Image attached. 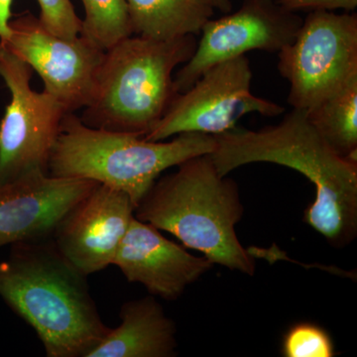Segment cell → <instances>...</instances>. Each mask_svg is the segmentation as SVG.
Returning <instances> with one entry per match:
<instances>
[{"mask_svg":"<svg viewBox=\"0 0 357 357\" xmlns=\"http://www.w3.org/2000/svg\"><path fill=\"white\" fill-rule=\"evenodd\" d=\"M208 154L218 174L239 167L273 163L294 169L316 187V199L305 211L307 225L335 248H344L357 234V161L333 149L307 119L293 109L277 126L259 130L234 128L215 135Z\"/></svg>","mask_w":357,"mask_h":357,"instance_id":"6da1fadb","label":"cell"},{"mask_svg":"<svg viewBox=\"0 0 357 357\" xmlns=\"http://www.w3.org/2000/svg\"><path fill=\"white\" fill-rule=\"evenodd\" d=\"M0 262V298L24 319L48 357H86L109 333L86 276L53 239L13 244Z\"/></svg>","mask_w":357,"mask_h":357,"instance_id":"7a4b0ae2","label":"cell"},{"mask_svg":"<svg viewBox=\"0 0 357 357\" xmlns=\"http://www.w3.org/2000/svg\"><path fill=\"white\" fill-rule=\"evenodd\" d=\"M177 167L154 183L136 206L135 218L173 234L213 265L255 274V258L236 231L244 211L236 183L218 174L208 155Z\"/></svg>","mask_w":357,"mask_h":357,"instance_id":"3957f363","label":"cell"},{"mask_svg":"<svg viewBox=\"0 0 357 357\" xmlns=\"http://www.w3.org/2000/svg\"><path fill=\"white\" fill-rule=\"evenodd\" d=\"M195 35L154 40L131 35L105 52L91 100L79 116L89 128L147 135L178 93L174 70L196 51Z\"/></svg>","mask_w":357,"mask_h":357,"instance_id":"277c9868","label":"cell"},{"mask_svg":"<svg viewBox=\"0 0 357 357\" xmlns=\"http://www.w3.org/2000/svg\"><path fill=\"white\" fill-rule=\"evenodd\" d=\"M215 136L183 133L170 141L89 128L75 112L66 114L52 150L48 173L55 177L95 181L126 192L134 206L167 169L213 153Z\"/></svg>","mask_w":357,"mask_h":357,"instance_id":"5b68a950","label":"cell"},{"mask_svg":"<svg viewBox=\"0 0 357 357\" xmlns=\"http://www.w3.org/2000/svg\"><path fill=\"white\" fill-rule=\"evenodd\" d=\"M278 57L279 72L290 84L288 102L311 109L357 77L356 13L311 11Z\"/></svg>","mask_w":357,"mask_h":357,"instance_id":"8992f818","label":"cell"},{"mask_svg":"<svg viewBox=\"0 0 357 357\" xmlns=\"http://www.w3.org/2000/svg\"><path fill=\"white\" fill-rule=\"evenodd\" d=\"M32 74L29 66L0 46V77L10 95L0 121V184L48 173L52 150L69 114L48 93L32 89Z\"/></svg>","mask_w":357,"mask_h":357,"instance_id":"52a82bcc","label":"cell"},{"mask_svg":"<svg viewBox=\"0 0 357 357\" xmlns=\"http://www.w3.org/2000/svg\"><path fill=\"white\" fill-rule=\"evenodd\" d=\"M252 70L245 55L213 66L184 93H178L145 139L164 141L183 133L220 135L236 128L244 115L278 116L285 107L251 93Z\"/></svg>","mask_w":357,"mask_h":357,"instance_id":"ba28073f","label":"cell"},{"mask_svg":"<svg viewBox=\"0 0 357 357\" xmlns=\"http://www.w3.org/2000/svg\"><path fill=\"white\" fill-rule=\"evenodd\" d=\"M9 27L10 34L0 46L35 70L43 81L44 91L68 112L84 109L105 51L82 34L74 39L53 34L29 13L13 17Z\"/></svg>","mask_w":357,"mask_h":357,"instance_id":"9c48e42d","label":"cell"},{"mask_svg":"<svg viewBox=\"0 0 357 357\" xmlns=\"http://www.w3.org/2000/svg\"><path fill=\"white\" fill-rule=\"evenodd\" d=\"M302 23L276 0H243L236 13L203 26L194 55L174 76L176 91L184 93L213 66L248 52L281 51L292 43Z\"/></svg>","mask_w":357,"mask_h":357,"instance_id":"30bf717a","label":"cell"},{"mask_svg":"<svg viewBox=\"0 0 357 357\" xmlns=\"http://www.w3.org/2000/svg\"><path fill=\"white\" fill-rule=\"evenodd\" d=\"M98 185L47 172L0 184V248L52 238L68 213Z\"/></svg>","mask_w":357,"mask_h":357,"instance_id":"8fae6325","label":"cell"},{"mask_svg":"<svg viewBox=\"0 0 357 357\" xmlns=\"http://www.w3.org/2000/svg\"><path fill=\"white\" fill-rule=\"evenodd\" d=\"M134 211L126 192L98 184L68 213L52 239L61 255L89 276L114 263Z\"/></svg>","mask_w":357,"mask_h":357,"instance_id":"7c38bea8","label":"cell"},{"mask_svg":"<svg viewBox=\"0 0 357 357\" xmlns=\"http://www.w3.org/2000/svg\"><path fill=\"white\" fill-rule=\"evenodd\" d=\"M112 264L130 283H139L151 295L169 301L181 297L213 266L208 258L191 255L135 215Z\"/></svg>","mask_w":357,"mask_h":357,"instance_id":"4fadbf2b","label":"cell"},{"mask_svg":"<svg viewBox=\"0 0 357 357\" xmlns=\"http://www.w3.org/2000/svg\"><path fill=\"white\" fill-rule=\"evenodd\" d=\"M121 324L110 328L86 357H172L176 356V326L153 297L122 305Z\"/></svg>","mask_w":357,"mask_h":357,"instance_id":"5bb4252c","label":"cell"},{"mask_svg":"<svg viewBox=\"0 0 357 357\" xmlns=\"http://www.w3.org/2000/svg\"><path fill=\"white\" fill-rule=\"evenodd\" d=\"M134 35L172 40L198 35L215 9L204 0H126Z\"/></svg>","mask_w":357,"mask_h":357,"instance_id":"9a60e30c","label":"cell"},{"mask_svg":"<svg viewBox=\"0 0 357 357\" xmlns=\"http://www.w3.org/2000/svg\"><path fill=\"white\" fill-rule=\"evenodd\" d=\"M319 135L344 158L357 161V77L306 110Z\"/></svg>","mask_w":357,"mask_h":357,"instance_id":"2e32d148","label":"cell"},{"mask_svg":"<svg viewBox=\"0 0 357 357\" xmlns=\"http://www.w3.org/2000/svg\"><path fill=\"white\" fill-rule=\"evenodd\" d=\"M84 18L83 36L107 51L121 40L133 34L126 0H82Z\"/></svg>","mask_w":357,"mask_h":357,"instance_id":"e0dca14e","label":"cell"},{"mask_svg":"<svg viewBox=\"0 0 357 357\" xmlns=\"http://www.w3.org/2000/svg\"><path fill=\"white\" fill-rule=\"evenodd\" d=\"M285 357H333L335 344L325 328L316 324L302 321L289 328L282 342Z\"/></svg>","mask_w":357,"mask_h":357,"instance_id":"ac0fdd59","label":"cell"},{"mask_svg":"<svg viewBox=\"0 0 357 357\" xmlns=\"http://www.w3.org/2000/svg\"><path fill=\"white\" fill-rule=\"evenodd\" d=\"M39 20L48 31L66 39L77 38L82 32V20L70 0H37Z\"/></svg>","mask_w":357,"mask_h":357,"instance_id":"d6986e66","label":"cell"},{"mask_svg":"<svg viewBox=\"0 0 357 357\" xmlns=\"http://www.w3.org/2000/svg\"><path fill=\"white\" fill-rule=\"evenodd\" d=\"M279 6L286 10L297 13L298 11H333L344 9L356 10L357 0H276Z\"/></svg>","mask_w":357,"mask_h":357,"instance_id":"ffe728a7","label":"cell"},{"mask_svg":"<svg viewBox=\"0 0 357 357\" xmlns=\"http://www.w3.org/2000/svg\"><path fill=\"white\" fill-rule=\"evenodd\" d=\"M14 0H0V43L10 34V21L13 20Z\"/></svg>","mask_w":357,"mask_h":357,"instance_id":"44dd1931","label":"cell"},{"mask_svg":"<svg viewBox=\"0 0 357 357\" xmlns=\"http://www.w3.org/2000/svg\"><path fill=\"white\" fill-rule=\"evenodd\" d=\"M213 9H218L220 13H229L232 9L231 0H204Z\"/></svg>","mask_w":357,"mask_h":357,"instance_id":"7402d4cb","label":"cell"}]
</instances>
